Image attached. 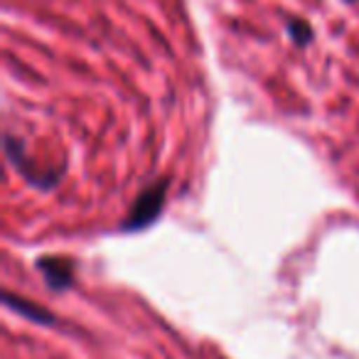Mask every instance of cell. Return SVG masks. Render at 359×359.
<instances>
[{
	"label": "cell",
	"instance_id": "cell-1",
	"mask_svg": "<svg viewBox=\"0 0 359 359\" xmlns=\"http://www.w3.org/2000/svg\"><path fill=\"white\" fill-rule=\"evenodd\" d=\"M165 190H168V182H160V185L148 187V190L138 197V202L133 205L123 229H143L145 224H150V222L158 217V212L163 210Z\"/></svg>",
	"mask_w": 359,
	"mask_h": 359
},
{
	"label": "cell",
	"instance_id": "cell-2",
	"mask_svg": "<svg viewBox=\"0 0 359 359\" xmlns=\"http://www.w3.org/2000/svg\"><path fill=\"white\" fill-rule=\"evenodd\" d=\"M37 269L42 271L45 280L55 290H65L72 285V264L67 259H55V256H45L37 261Z\"/></svg>",
	"mask_w": 359,
	"mask_h": 359
},
{
	"label": "cell",
	"instance_id": "cell-5",
	"mask_svg": "<svg viewBox=\"0 0 359 359\" xmlns=\"http://www.w3.org/2000/svg\"><path fill=\"white\" fill-rule=\"evenodd\" d=\"M349 3H352V0H349Z\"/></svg>",
	"mask_w": 359,
	"mask_h": 359
},
{
	"label": "cell",
	"instance_id": "cell-4",
	"mask_svg": "<svg viewBox=\"0 0 359 359\" xmlns=\"http://www.w3.org/2000/svg\"><path fill=\"white\" fill-rule=\"evenodd\" d=\"M288 32H290V37H293L298 45H305V42L310 40V27L305 25L303 20H293L288 25Z\"/></svg>",
	"mask_w": 359,
	"mask_h": 359
},
{
	"label": "cell",
	"instance_id": "cell-3",
	"mask_svg": "<svg viewBox=\"0 0 359 359\" xmlns=\"http://www.w3.org/2000/svg\"><path fill=\"white\" fill-rule=\"evenodd\" d=\"M6 303L11 305L13 310H18L20 315H27L30 320H37V323H52L50 313H45L42 308H35V305H27L25 300H15V295H6Z\"/></svg>",
	"mask_w": 359,
	"mask_h": 359
}]
</instances>
